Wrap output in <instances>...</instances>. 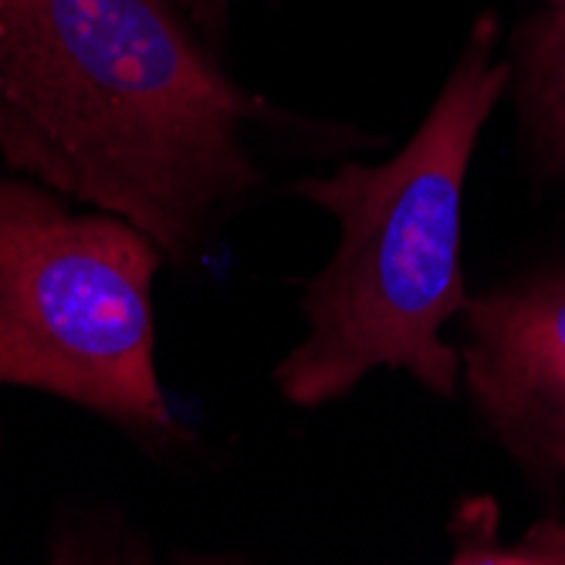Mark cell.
Listing matches in <instances>:
<instances>
[{
  "mask_svg": "<svg viewBox=\"0 0 565 565\" xmlns=\"http://www.w3.org/2000/svg\"><path fill=\"white\" fill-rule=\"evenodd\" d=\"M258 116L170 0H0V157L170 258L262 180Z\"/></svg>",
  "mask_w": 565,
  "mask_h": 565,
  "instance_id": "6da1fadb",
  "label": "cell"
},
{
  "mask_svg": "<svg viewBox=\"0 0 565 565\" xmlns=\"http://www.w3.org/2000/svg\"><path fill=\"white\" fill-rule=\"evenodd\" d=\"M498 24L484 14L434 109L390 163H349L308 177L295 193L339 221L332 265L305 295V339L281 359L275 383L295 406L345 396L366 373H414L450 396L465 366L440 329L465 305L460 193L475 142L511 78L491 62Z\"/></svg>",
  "mask_w": 565,
  "mask_h": 565,
  "instance_id": "7a4b0ae2",
  "label": "cell"
},
{
  "mask_svg": "<svg viewBox=\"0 0 565 565\" xmlns=\"http://www.w3.org/2000/svg\"><path fill=\"white\" fill-rule=\"evenodd\" d=\"M160 244L0 173V383L55 393L136 430H170L157 380Z\"/></svg>",
  "mask_w": 565,
  "mask_h": 565,
  "instance_id": "3957f363",
  "label": "cell"
},
{
  "mask_svg": "<svg viewBox=\"0 0 565 565\" xmlns=\"http://www.w3.org/2000/svg\"><path fill=\"white\" fill-rule=\"evenodd\" d=\"M460 352L478 406L504 444L565 478V278L468 305Z\"/></svg>",
  "mask_w": 565,
  "mask_h": 565,
  "instance_id": "277c9868",
  "label": "cell"
},
{
  "mask_svg": "<svg viewBox=\"0 0 565 565\" xmlns=\"http://www.w3.org/2000/svg\"><path fill=\"white\" fill-rule=\"evenodd\" d=\"M221 4H224V0H196V8H200L203 14H214V11H221Z\"/></svg>",
  "mask_w": 565,
  "mask_h": 565,
  "instance_id": "5b68a950",
  "label": "cell"
},
{
  "mask_svg": "<svg viewBox=\"0 0 565 565\" xmlns=\"http://www.w3.org/2000/svg\"><path fill=\"white\" fill-rule=\"evenodd\" d=\"M552 8H565V0H552Z\"/></svg>",
  "mask_w": 565,
  "mask_h": 565,
  "instance_id": "8992f818",
  "label": "cell"
}]
</instances>
